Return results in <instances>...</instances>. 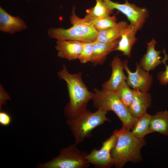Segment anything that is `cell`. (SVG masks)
Instances as JSON below:
<instances>
[{"label":"cell","instance_id":"21","mask_svg":"<svg viewBox=\"0 0 168 168\" xmlns=\"http://www.w3.org/2000/svg\"><path fill=\"white\" fill-rule=\"evenodd\" d=\"M116 91L121 100L128 108L134 97V89H131L127 82L124 81L119 85Z\"/></svg>","mask_w":168,"mask_h":168},{"label":"cell","instance_id":"5","mask_svg":"<svg viewBox=\"0 0 168 168\" xmlns=\"http://www.w3.org/2000/svg\"><path fill=\"white\" fill-rule=\"evenodd\" d=\"M74 144L60 149L59 155L52 160L39 164L45 168H87L90 164L86 159L87 154L79 150Z\"/></svg>","mask_w":168,"mask_h":168},{"label":"cell","instance_id":"9","mask_svg":"<svg viewBox=\"0 0 168 168\" xmlns=\"http://www.w3.org/2000/svg\"><path fill=\"white\" fill-rule=\"evenodd\" d=\"M124 68L128 74L127 82L129 86L133 89L144 92H147L152 85V76L144 69L139 63H136V70L134 72H132L128 66L127 59L123 62Z\"/></svg>","mask_w":168,"mask_h":168},{"label":"cell","instance_id":"23","mask_svg":"<svg viewBox=\"0 0 168 168\" xmlns=\"http://www.w3.org/2000/svg\"><path fill=\"white\" fill-rule=\"evenodd\" d=\"M92 41L82 42V48L78 59L82 63L91 62L93 53Z\"/></svg>","mask_w":168,"mask_h":168},{"label":"cell","instance_id":"24","mask_svg":"<svg viewBox=\"0 0 168 168\" xmlns=\"http://www.w3.org/2000/svg\"><path fill=\"white\" fill-rule=\"evenodd\" d=\"M165 57L162 60V63H164L166 68L165 71L160 72L157 74V78L161 84L165 85L168 83V65L166 64V62L168 58V57L165 52L163 51Z\"/></svg>","mask_w":168,"mask_h":168},{"label":"cell","instance_id":"27","mask_svg":"<svg viewBox=\"0 0 168 168\" xmlns=\"http://www.w3.org/2000/svg\"><path fill=\"white\" fill-rule=\"evenodd\" d=\"M30 0H29V1Z\"/></svg>","mask_w":168,"mask_h":168},{"label":"cell","instance_id":"8","mask_svg":"<svg viewBox=\"0 0 168 168\" xmlns=\"http://www.w3.org/2000/svg\"><path fill=\"white\" fill-rule=\"evenodd\" d=\"M104 1L112 9H116L124 14L130 21V24L137 31L142 28L148 16V12L146 8L138 7L135 4L129 3L127 0L123 4L114 2L110 0Z\"/></svg>","mask_w":168,"mask_h":168},{"label":"cell","instance_id":"22","mask_svg":"<svg viewBox=\"0 0 168 168\" xmlns=\"http://www.w3.org/2000/svg\"><path fill=\"white\" fill-rule=\"evenodd\" d=\"M117 24L116 17L115 16H113L99 19L91 23L89 25L98 31L113 27Z\"/></svg>","mask_w":168,"mask_h":168},{"label":"cell","instance_id":"14","mask_svg":"<svg viewBox=\"0 0 168 168\" xmlns=\"http://www.w3.org/2000/svg\"><path fill=\"white\" fill-rule=\"evenodd\" d=\"M137 31L136 28L131 24L123 29L120 32V39L117 47L113 51H121L123 52V55L130 57L132 47L137 39L135 37Z\"/></svg>","mask_w":168,"mask_h":168},{"label":"cell","instance_id":"17","mask_svg":"<svg viewBox=\"0 0 168 168\" xmlns=\"http://www.w3.org/2000/svg\"><path fill=\"white\" fill-rule=\"evenodd\" d=\"M128 25L125 21H121L115 26L98 31L96 40L109 45H118L119 38H120L121 30Z\"/></svg>","mask_w":168,"mask_h":168},{"label":"cell","instance_id":"1","mask_svg":"<svg viewBox=\"0 0 168 168\" xmlns=\"http://www.w3.org/2000/svg\"><path fill=\"white\" fill-rule=\"evenodd\" d=\"M60 79L66 82L70 102L65 109V115L68 119H74L85 112L87 103L93 100L95 93L89 91L82 78V73H69L66 66L63 64V69L58 72Z\"/></svg>","mask_w":168,"mask_h":168},{"label":"cell","instance_id":"26","mask_svg":"<svg viewBox=\"0 0 168 168\" xmlns=\"http://www.w3.org/2000/svg\"><path fill=\"white\" fill-rule=\"evenodd\" d=\"M11 99L7 93L3 88L1 84L0 85V109L2 105L6 104V101L10 100Z\"/></svg>","mask_w":168,"mask_h":168},{"label":"cell","instance_id":"2","mask_svg":"<svg viewBox=\"0 0 168 168\" xmlns=\"http://www.w3.org/2000/svg\"><path fill=\"white\" fill-rule=\"evenodd\" d=\"M112 133L117 138L116 143L110 152L116 167L122 168L128 162L136 163L142 161L141 150L146 144L144 138H137L130 130L123 127Z\"/></svg>","mask_w":168,"mask_h":168},{"label":"cell","instance_id":"4","mask_svg":"<svg viewBox=\"0 0 168 168\" xmlns=\"http://www.w3.org/2000/svg\"><path fill=\"white\" fill-rule=\"evenodd\" d=\"M107 112L99 109L92 112L87 110L76 118L68 119L67 123L75 139L76 145L91 136L92 130L105 121H110L106 117Z\"/></svg>","mask_w":168,"mask_h":168},{"label":"cell","instance_id":"15","mask_svg":"<svg viewBox=\"0 0 168 168\" xmlns=\"http://www.w3.org/2000/svg\"><path fill=\"white\" fill-rule=\"evenodd\" d=\"M112 73L110 79L105 82L103 87L116 91L120 84L126 80L127 77L124 75L123 62L117 56L115 57L111 63Z\"/></svg>","mask_w":168,"mask_h":168},{"label":"cell","instance_id":"13","mask_svg":"<svg viewBox=\"0 0 168 168\" xmlns=\"http://www.w3.org/2000/svg\"><path fill=\"white\" fill-rule=\"evenodd\" d=\"M133 99L128 108L131 114L134 117H139L147 112L152 103L151 96L148 92L134 89Z\"/></svg>","mask_w":168,"mask_h":168},{"label":"cell","instance_id":"6","mask_svg":"<svg viewBox=\"0 0 168 168\" xmlns=\"http://www.w3.org/2000/svg\"><path fill=\"white\" fill-rule=\"evenodd\" d=\"M68 29L62 27L48 29L50 37L57 40H73L81 42L93 41L97 38L98 32L92 26L87 24H73Z\"/></svg>","mask_w":168,"mask_h":168},{"label":"cell","instance_id":"25","mask_svg":"<svg viewBox=\"0 0 168 168\" xmlns=\"http://www.w3.org/2000/svg\"><path fill=\"white\" fill-rule=\"evenodd\" d=\"M11 118L9 114L4 111L0 112V123L3 126L9 125L11 121Z\"/></svg>","mask_w":168,"mask_h":168},{"label":"cell","instance_id":"10","mask_svg":"<svg viewBox=\"0 0 168 168\" xmlns=\"http://www.w3.org/2000/svg\"><path fill=\"white\" fill-rule=\"evenodd\" d=\"M96 2L94 7L86 11V14L83 18L76 15L73 7L72 14L69 16L71 23L89 24L97 19L110 16L113 13L114 9L110 7L104 0H96Z\"/></svg>","mask_w":168,"mask_h":168},{"label":"cell","instance_id":"12","mask_svg":"<svg viewBox=\"0 0 168 168\" xmlns=\"http://www.w3.org/2000/svg\"><path fill=\"white\" fill-rule=\"evenodd\" d=\"M55 48L58 57L68 60L78 59L81 52L82 42L73 40H57Z\"/></svg>","mask_w":168,"mask_h":168},{"label":"cell","instance_id":"16","mask_svg":"<svg viewBox=\"0 0 168 168\" xmlns=\"http://www.w3.org/2000/svg\"><path fill=\"white\" fill-rule=\"evenodd\" d=\"M156 42L154 39L147 44V52L140 60L139 64L144 70L149 72L153 70L161 63L162 57L160 56L161 51L156 50L155 49Z\"/></svg>","mask_w":168,"mask_h":168},{"label":"cell","instance_id":"7","mask_svg":"<svg viewBox=\"0 0 168 168\" xmlns=\"http://www.w3.org/2000/svg\"><path fill=\"white\" fill-rule=\"evenodd\" d=\"M117 140V136L112 133L110 138L103 142L100 149H93L89 154L86 155V159L96 168H108L111 167L114 165V162L110 152L115 146Z\"/></svg>","mask_w":168,"mask_h":168},{"label":"cell","instance_id":"18","mask_svg":"<svg viewBox=\"0 0 168 168\" xmlns=\"http://www.w3.org/2000/svg\"><path fill=\"white\" fill-rule=\"evenodd\" d=\"M93 53L91 62L93 65L103 64L107 55L113 51L118 45H109L96 40L92 41Z\"/></svg>","mask_w":168,"mask_h":168},{"label":"cell","instance_id":"3","mask_svg":"<svg viewBox=\"0 0 168 168\" xmlns=\"http://www.w3.org/2000/svg\"><path fill=\"white\" fill-rule=\"evenodd\" d=\"M94 106L98 109L106 112L112 111L115 113L122 123V127L130 130L137 118L133 117L128 108L120 100L116 91L104 88L94 89Z\"/></svg>","mask_w":168,"mask_h":168},{"label":"cell","instance_id":"11","mask_svg":"<svg viewBox=\"0 0 168 168\" xmlns=\"http://www.w3.org/2000/svg\"><path fill=\"white\" fill-rule=\"evenodd\" d=\"M24 20L19 16H12L0 7V30L5 33L14 34L26 29Z\"/></svg>","mask_w":168,"mask_h":168},{"label":"cell","instance_id":"19","mask_svg":"<svg viewBox=\"0 0 168 168\" xmlns=\"http://www.w3.org/2000/svg\"><path fill=\"white\" fill-rule=\"evenodd\" d=\"M149 131L150 133L156 132L168 135V111H159L152 116Z\"/></svg>","mask_w":168,"mask_h":168},{"label":"cell","instance_id":"20","mask_svg":"<svg viewBox=\"0 0 168 168\" xmlns=\"http://www.w3.org/2000/svg\"><path fill=\"white\" fill-rule=\"evenodd\" d=\"M152 116L146 113L137 118L131 129V132L133 135L137 138H142L150 133L149 124Z\"/></svg>","mask_w":168,"mask_h":168}]
</instances>
